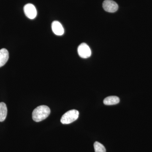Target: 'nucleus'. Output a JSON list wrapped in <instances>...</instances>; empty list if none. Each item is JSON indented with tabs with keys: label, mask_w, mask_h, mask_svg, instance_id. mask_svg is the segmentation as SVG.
Here are the masks:
<instances>
[{
	"label": "nucleus",
	"mask_w": 152,
	"mask_h": 152,
	"mask_svg": "<svg viewBox=\"0 0 152 152\" xmlns=\"http://www.w3.org/2000/svg\"><path fill=\"white\" fill-rule=\"evenodd\" d=\"M9 58V53L7 50L5 48L0 50V67L5 64Z\"/></svg>",
	"instance_id": "0eeeda50"
},
{
	"label": "nucleus",
	"mask_w": 152,
	"mask_h": 152,
	"mask_svg": "<svg viewBox=\"0 0 152 152\" xmlns=\"http://www.w3.org/2000/svg\"><path fill=\"white\" fill-rule=\"evenodd\" d=\"M94 148L95 152H106L104 146L99 142H95L94 143Z\"/></svg>",
	"instance_id": "9d476101"
},
{
	"label": "nucleus",
	"mask_w": 152,
	"mask_h": 152,
	"mask_svg": "<svg viewBox=\"0 0 152 152\" xmlns=\"http://www.w3.org/2000/svg\"><path fill=\"white\" fill-rule=\"evenodd\" d=\"M24 11L26 16L30 19H34L37 15V11L32 4H28L24 7Z\"/></svg>",
	"instance_id": "39448f33"
},
{
	"label": "nucleus",
	"mask_w": 152,
	"mask_h": 152,
	"mask_svg": "<svg viewBox=\"0 0 152 152\" xmlns=\"http://www.w3.org/2000/svg\"><path fill=\"white\" fill-rule=\"evenodd\" d=\"M7 114V109L4 103H0V122H3L6 119Z\"/></svg>",
	"instance_id": "1a4fd4ad"
},
{
	"label": "nucleus",
	"mask_w": 152,
	"mask_h": 152,
	"mask_svg": "<svg viewBox=\"0 0 152 152\" xmlns=\"http://www.w3.org/2000/svg\"><path fill=\"white\" fill-rule=\"evenodd\" d=\"M120 101L119 98L116 96H110L105 98L103 102L106 105H113L119 103Z\"/></svg>",
	"instance_id": "6e6552de"
},
{
	"label": "nucleus",
	"mask_w": 152,
	"mask_h": 152,
	"mask_svg": "<svg viewBox=\"0 0 152 152\" xmlns=\"http://www.w3.org/2000/svg\"><path fill=\"white\" fill-rule=\"evenodd\" d=\"M79 56L83 58H89L91 55V51L89 47L85 43L81 44L77 49Z\"/></svg>",
	"instance_id": "7ed1b4c3"
},
{
	"label": "nucleus",
	"mask_w": 152,
	"mask_h": 152,
	"mask_svg": "<svg viewBox=\"0 0 152 152\" xmlns=\"http://www.w3.org/2000/svg\"><path fill=\"white\" fill-rule=\"evenodd\" d=\"M53 31L55 34L58 36H62L64 33V30L61 24L57 21L53 22L52 24Z\"/></svg>",
	"instance_id": "423d86ee"
},
{
	"label": "nucleus",
	"mask_w": 152,
	"mask_h": 152,
	"mask_svg": "<svg viewBox=\"0 0 152 152\" xmlns=\"http://www.w3.org/2000/svg\"><path fill=\"white\" fill-rule=\"evenodd\" d=\"M103 7L106 12L113 13L118 10V6L113 0H105L103 3Z\"/></svg>",
	"instance_id": "20e7f679"
},
{
	"label": "nucleus",
	"mask_w": 152,
	"mask_h": 152,
	"mask_svg": "<svg viewBox=\"0 0 152 152\" xmlns=\"http://www.w3.org/2000/svg\"><path fill=\"white\" fill-rule=\"evenodd\" d=\"M50 113V110L46 105H41L37 107L33 111L32 118L37 122L42 121L45 119Z\"/></svg>",
	"instance_id": "f257e3e1"
},
{
	"label": "nucleus",
	"mask_w": 152,
	"mask_h": 152,
	"mask_svg": "<svg viewBox=\"0 0 152 152\" xmlns=\"http://www.w3.org/2000/svg\"><path fill=\"white\" fill-rule=\"evenodd\" d=\"M79 113L75 110H71L64 114L61 118V123L64 124H68L75 121L79 117Z\"/></svg>",
	"instance_id": "f03ea898"
}]
</instances>
